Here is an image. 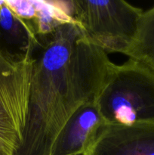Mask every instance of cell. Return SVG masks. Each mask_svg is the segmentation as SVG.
Returning a JSON list of instances; mask_svg holds the SVG:
<instances>
[{"instance_id": "8992f818", "label": "cell", "mask_w": 154, "mask_h": 155, "mask_svg": "<svg viewBox=\"0 0 154 155\" xmlns=\"http://www.w3.org/2000/svg\"><path fill=\"white\" fill-rule=\"evenodd\" d=\"M104 126L95 101L85 104L63 127L51 155H84Z\"/></svg>"}, {"instance_id": "277c9868", "label": "cell", "mask_w": 154, "mask_h": 155, "mask_svg": "<svg viewBox=\"0 0 154 155\" xmlns=\"http://www.w3.org/2000/svg\"><path fill=\"white\" fill-rule=\"evenodd\" d=\"M73 18L86 39L107 54H124L134 39L142 9L123 0H72Z\"/></svg>"}, {"instance_id": "52a82bcc", "label": "cell", "mask_w": 154, "mask_h": 155, "mask_svg": "<svg viewBox=\"0 0 154 155\" xmlns=\"http://www.w3.org/2000/svg\"><path fill=\"white\" fill-rule=\"evenodd\" d=\"M11 45V54L23 56L34 51L39 42V36L33 26L19 18L6 5L4 1L0 3V39Z\"/></svg>"}, {"instance_id": "6da1fadb", "label": "cell", "mask_w": 154, "mask_h": 155, "mask_svg": "<svg viewBox=\"0 0 154 155\" xmlns=\"http://www.w3.org/2000/svg\"><path fill=\"white\" fill-rule=\"evenodd\" d=\"M21 147L14 155H51L74 114L95 101L110 68L108 54L76 24L39 36Z\"/></svg>"}, {"instance_id": "5b68a950", "label": "cell", "mask_w": 154, "mask_h": 155, "mask_svg": "<svg viewBox=\"0 0 154 155\" xmlns=\"http://www.w3.org/2000/svg\"><path fill=\"white\" fill-rule=\"evenodd\" d=\"M84 155H154V124L105 125Z\"/></svg>"}, {"instance_id": "9c48e42d", "label": "cell", "mask_w": 154, "mask_h": 155, "mask_svg": "<svg viewBox=\"0 0 154 155\" xmlns=\"http://www.w3.org/2000/svg\"><path fill=\"white\" fill-rule=\"evenodd\" d=\"M0 3H1V1H0Z\"/></svg>"}, {"instance_id": "3957f363", "label": "cell", "mask_w": 154, "mask_h": 155, "mask_svg": "<svg viewBox=\"0 0 154 155\" xmlns=\"http://www.w3.org/2000/svg\"><path fill=\"white\" fill-rule=\"evenodd\" d=\"M35 51L14 56L0 48V155H14L22 143Z\"/></svg>"}, {"instance_id": "7a4b0ae2", "label": "cell", "mask_w": 154, "mask_h": 155, "mask_svg": "<svg viewBox=\"0 0 154 155\" xmlns=\"http://www.w3.org/2000/svg\"><path fill=\"white\" fill-rule=\"evenodd\" d=\"M94 101L105 125L154 124V71L131 58L113 64Z\"/></svg>"}, {"instance_id": "ba28073f", "label": "cell", "mask_w": 154, "mask_h": 155, "mask_svg": "<svg viewBox=\"0 0 154 155\" xmlns=\"http://www.w3.org/2000/svg\"><path fill=\"white\" fill-rule=\"evenodd\" d=\"M123 54L154 71V6L143 12L134 39Z\"/></svg>"}]
</instances>
